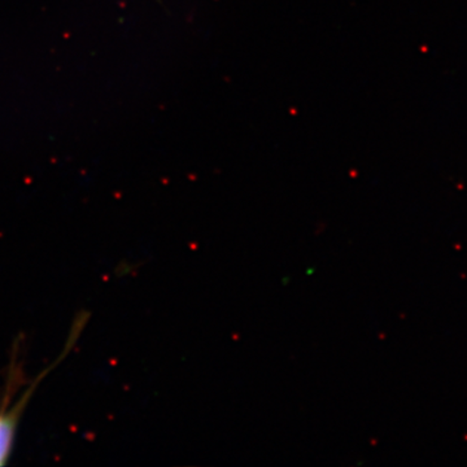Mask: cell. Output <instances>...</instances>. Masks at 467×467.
Returning a JSON list of instances; mask_svg holds the SVG:
<instances>
[{"instance_id": "1", "label": "cell", "mask_w": 467, "mask_h": 467, "mask_svg": "<svg viewBox=\"0 0 467 467\" xmlns=\"http://www.w3.org/2000/svg\"><path fill=\"white\" fill-rule=\"evenodd\" d=\"M57 362L48 368L42 376L36 378V382L29 387V389L24 392V395H21V398L15 402L12 401V395L15 392L14 373L9 376L11 382L8 383V392L5 393L2 405H0V466L7 463L9 456H11L15 438H16L17 426L20 423L21 416H23L24 409L26 408L27 402L32 399L34 391H36L43 378L51 368L57 367Z\"/></svg>"}]
</instances>
